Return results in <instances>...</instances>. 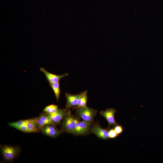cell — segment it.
I'll return each mask as SVG.
<instances>
[{"label": "cell", "instance_id": "1", "mask_svg": "<svg viewBox=\"0 0 163 163\" xmlns=\"http://www.w3.org/2000/svg\"><path fill=\"white\" fill-rule=\"evenodd\" d=\"M0 150L4 159L7 161H11L18 156L21 149L18 146L3 145H1Z\"/></svg>", "mask_w": 163, "mask_h": 163}, {"label": "cell", "instance_id": "2", "mask_svg": "<svg viewBox=\"0 0 163 163\" xmlns=\"http://www.w3.org/2000/svg\"><path fill=\"white\" fill-rule=\"evenodd\" d=\"M79 120L76 117L70 113L62 120L61 130L63 132L72 134Z\"/></svg>", "mask_w": 163, "mask_h": 163}, {"label": "cell", "instance_id": "3", "mask_svg": "<svg viewBox=\"0 0 163 163\" xmlns=\"http://www.w3.org/2000/svg\"><path fill=\"white\" fill-rule=\"evenodd\" d=\"M76 109V113L83 121L92 123L97 110L86 106Z\"/></svg>", "mask_w": 163, "mask_h": 163}, {"label": "cell", "instance_id": "4", "mask_svg": "<svg viewBox=\"0 0 163 163\" xmlns=\"http://www.w3.org/2000/svg\"><path fill=\"white\" fill-rule=\"evenodd\" d=\"M71 113L69 109H58L55 112L49 114L50 119L53 125L56 126L60 123L61 120L67 115Z\"/></svg>", "mask_w": 163, "mask_h": 163}, {"label": "cell", "instance_id": "5", "mask_svg": "<svg viewBox=\"0 0 163 163\" xmlns=\"http://www.w3.org/2000/svg\"><path fill=\"white\" fill-rule=\"evenodd\" d=\"M91 125V122L79 120L72 134L76 136L85 135L90 131Z\"/></svg>", "mask_w": 163, "mask_h": 163}, {"label": "cell", "instance_id": "6", "mask_svg": "<svg viewBox=\"0 0 163 163\" xmlns=\"http://www.w3.org/2000/svg\"><path fill=\"white\" fill-rule=\"evenodd\" d=\"M90 132L102 139L106 140L110 138L108 131L101 127L98 123H95L91 126Z\"/></svg>", "mask_w": 163, "mask_h": 163}, {"label": "cell", "instance_id": "7", "mask_svg": "<svg viewBox=\"0 0 163 163\" xmlns=\"http://www.w3.org/2000/svg\"><path fill=\"white\" fill-rule=\"evenodd\" d=\"M116 112L115 109L111 108L101 111L100 112V115L104 117L108 122L109 127L112 126H115L118 124L114 117Z\"/></svg>", "mask_w": 163, "mask_h": 163}, {"label": "cell", "instance_id": "8", "mask_svg": "<svg viewBox=\"0 0 163 163\" xmlns=\"http://www.w3.org/2000/svg\"><path fill=\"white\" fill-rule=\"evenodd\" d=\"M40 131L44 135L52 138L57 137L63 132L58 130L55 126L51 124L44 126Z\"/></svg>", "mask_w": 163, "mask_h": 163}, {"label": "cell", "instance_id": "9", "mask_svg": "<svg viewBox=\"0 0 163 163\" xmlns=\"http://www.w3.org/2000/svg\"><path fill=\"white\" fill-rule=\"evenodd\" d=\"M83 92L77 94H72L66 93L65 96L66 99V107L68 109H75L78 101L80 97L83 94Z\"/></svg>", "mask_w": 163, "mask_h": 163}, {"label": "cell", "instance_id": "10", "mask_svg": "<svg viewBox=\"0 0 163 163\" xmlns=\"http://www.w3.org/2000/svg\"><path fill=\"white\" fill-rule=\"evenodd\" d=\"M37 126L38 131H40L43 127L46 124L53 125L49 113L44 112L37 118Z\"/></svg>", "mask_w": 163, "mask_h": 163}, {"label": "cell", "instance_id": "11", "mask_svg": "<svg viewBox=\"0 0 163 163\" xmlns=\"http://www.w3.org/2000/svg\"><path fill=\"white\" fill-rule=\"evenodd\" d=\"M40 70L44 74L47 81L49 83L59 82L61 79L69 75V74L67 73L61 75L54 74L49 72L43 67L40 68Z\"/></svg>", "mask_w": 163, "mask_h": 163}, {"label": "cell", "instance_id": "12", "mask_svg": "<svg viewBox=\"0 0 163 163\" xmlns=\"http://www.w3.org/2000/svg\"><path fill=\"white\" fill-rule=\"evenodd\" d=\"M37 118H30L26 120V126L28 133H38L37 126Z\"/></svg>", "mask_w": 163, "mask_h": 163}, {"label": "cell", "instance_id": "13", "mask_svg": "<svg viewBox=\"0 0 163 163\" xmlns=\"http://www.w3.org/2000/svg\"><path fill=\"white\" fill-rule=\"evenodd\" d=\"M87 91H83V93L79 97L75 109L87 106Z\"/></svg>", "mask_w": 163, "mask_h": 163}, {"label": "cell", "instance_id": "14", "mask_svg": "<svg viewBox=\"0 0 163 163\" xmlns=\"http://www.w3.org/2000/svg\"><path fill=\"white\" fill-rule=\"evenodd\" d=\"M49 85L53 89L55 94L56 100L57 101H58L61 92L59 82L50 83Z\"/></svg>", "mask_w": 163, "mask_h": 163}, {"label": "cell", "instance_id": "15", "mask_svg": "<svg viewBox=\"0 0 163 163\" xmlns=\"http://www.w3.org/2000/svg\"><path fill=\"white\" fill-rule=\"evenodd\" d=\"M59 109L57 106L51 104L46 107L43 110L44 112L51 114L55 112Z\"/></svg>", "mask_w": 163, "mask_h": 163}, {"label": "cell", "instance_id": "16", "mask_svg": "<svg viewBox=\"0 0 163 163\" xmlns=\"http://www.w3.org/2000/svg\"><path fill=\"white\" fill-rule=\"evenodd\" d=\"M26 123V120H21L16 122L9 123V126L14 127L18 129Z\"/></svg>", "mask_w": 163, "mask_h": 163}, {"label": "cell", "instance_id": "17", "mask_svg": "<svg viewBox=\"0 0 163 163\" xmlns=\"http://www.w3.org/2000/svg\"><path fill=\"white\" fill-rule=\"evenodd\" d=\"M108 131L110 138H115L119 135L117 133L114 129H110Z\"/></svg>", "mask_w": 163, "mask_h": 163}, {"label": "cell", "instance_id": "18", "mask_svg": "<svg viewBox=\"0 0 163 163\" xmlns=\"http://www.w3.org/2000/svg\"><path fill=\"white\" fill-rule=\"evenodd\" d=\"M113 129L119 135L123 133V127L121 125L118 124L115 126Z\"/></svg>", "mask_w": 163, "mask_h": 163}]
</instances>
